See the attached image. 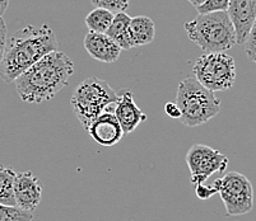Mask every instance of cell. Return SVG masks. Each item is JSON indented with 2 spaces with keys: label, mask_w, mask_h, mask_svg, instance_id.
<instances>
[{
  "label": "cell",
  "mask_w": 256,
  "mask_h": 221,
  "mask_svg": "<svg viewBox=\"0 0 256 221\" xmlns=\"http://www.w3.org/2000/svg\"><path fill=\"white\" fill-rule=\"evenodd\" d=\"M74 74V62L59 50L48 53L14 80L20 98L26 103H42L68 84Z\"/></svg>",
  "instance_id": "obj_1"
},
{
  "label": "cell",
  "mask_w": 256,
  "mask_h": 221,
  "mask_svg": "<svg viewBox=\"0 0 256 221\" xmlns=\"http://www.w3.org/2000/svg\"><path fill=\"white\" fill-rule=\"evenodd\" d=\"M58 39L48 23L27 24L6 41L0 61V79L9 84L45 55L58 50Z\"/></svg>",
  "instance_id": "obj_2"
},
{
  "label": "cell",
  "mask_w": 256,
  "mask_h": 221,
  "mask_svg": "<svg viewBox=\"0 0 256 221\" xmlns=\"http://www.w3.org/2000/svg\"><path fill=\"white\" fill-rule=\"evenodd\" d=\"M188 39L204 52H226L237 45L236 31L227 11L199 14L184 24Z\"/></svg>",
  "instance_id": "obj_3"
},
{
  "label": "cell",
  "mask_w": 256,
  "mask_h": 221,
  "mask_svg": "<svg viewBox=\"0 0 256 221\" xmlns=\"http://www.w3.org/2000/svg\"><path fill=\"white\" fill-rule=\"evenodd\" d=\"M174 103L180 108V121L188 127L204 125L220 112V99L195 76H188L178 83Z\"/></svg>",
  "instance_id": "obj_4"
},
{
  "label": "cell",
  "mask_w": 256,
  "mask_h": 221,
  "mask_svg": "<svg viewBox=\"0 0 256 221\" xmlns=\"http://www.w3.org/2000/svg\"><path fill=\"white\" fill-rule=\"evenodd\" d=\"M118 98V94L106 80L90 76L76 88L70 104L76 117L87 130L100 115L115 106Z\"/></svg>",
  "instance_id": "obj_5"
},
{
  "label": "cell",
  "mask_w": 256,
  "mask_h": 221,
  "mask_svg": "<svg viewBox=\"0 0 256 221\" xmlns=\"http://www.w3.org/2000/svg\"><path fill=\"white\" fill-rule=\"evenodd\" d=\"M198 81L212 92L231 89L236 81V64L226 52H204L192 66Z\"/></svg>",
  "instance_id": "obj_6"
},
{
  "label": "cell",
  "mask_w": 256,
  "mask_h": 221,
  "mask_svg": "<svg viewBox=\"0 0 256 221\" xmlns=\"http://www.w3.org/2000/svg\"><path fill=\"white\" fill-rule=\"evenodd\" d=\"M226 207V216L248 214L254 207V187L238 172H228L214 181Z\"/></svg>",
  "instance_id": "obj_7"
},
{
  "label": "cell",
  "mask_w": 256,
  "mask_h": 221,
  "mask_svg": "<svg viewBox=\"0 0 256 221\" xmlns=\"http://www.w3.org/2000/svg\"><path fill=\"white\" fill-rule=\"evenodd\" d=\"M186 163L190 171V181L196 186L206 182L214 173H224L228 158L217 149L194 144L186 154Z\"/></svg>",
  "instance_id": "obj_8"
},
{
  "label": "cell",
  "mask_w": 256,
  "mask_h": 221,
  "mask_svg": "<svg viewBox=\"0 0 256 221\" xmlns=\"http://www.w3.org/2000/svg\"><path fill=\"white\" fill-rule=\"evenodd\" d=\"M14 197L17 207L32 213L42 199L41 181L32 172L17 173L14 178Z\"/></svg>",
  "instance_id": "obj_9"
},
{
  "label": "cell",
  "mask_w": 256,
  "mask_h": 221,
  "mask_svg": "<svg viewBox=\"0 0 256 221\" xmlns=\"http://www.w3.org/2000/svg\"><path fill=\"white\" fill-rule=\"evenodd\" d=\"M87 131L98 145L104 148H112L124 136L120 122L114 112H104L88 126Z\"/></svg>",
  "instance_id": "obj_10"
},
{
  "label": "cell",
  "mask_w": 256,
  "mask_h": 221,
  "mask_svg": "<svg viewBox=\"0 0 256 221\" xmlns=\"http://www.w3.org/2000/svg\"><path fill=\"white\" fill-rule=\"evenodd\" d=\"M227 14L234 23L237 45H244L256 18V0H230Z\"/></svg>",
  "instance_id": "obj_11"
},
{
  "label": "cell",
  "mask_w": 256,
  "mask_h": 221,
  "mask_svg": "<svg viewBox=\"0 0 256 221\" xmlns=\"http://www.w3.org/2000/svg\"><path fill=\"white\" fill-rule=\"evenodd\" d=\"M84 48L92 59L104 64H114L118 61L122 50L106 33L90 31L84 37Z\"/></svg>",
  "instance_id": "obj_12"
},
{
  "label": "cell",
  "mask_w": 256,
  "mask_h": 221,
  "mask_svg": "<svg viewBox=\"0 0 256 221\" xmlns=\"http://www.w3.org/2000/svg\"><path fill=\"white\" fill-rule=\"evenodd\" d=\"M114 113L120 122V126L124 134L132 132L142 122L146 120V113L134 102L132 93L128 92V90L118 95Z\"/></svg>",
  "instance_id": "obj_13"
},
{
  "label": "cell",
  "mask_w": 256,
  "mask_h": 221,
  "mask_svg": "<svg viewBox=\"0 0 256 221\" xmlns=\"http://www.w3.org/2000/svg\"><path fill=\"white\" fill-rule=\"evenodd\" d=\"M129 33L132 47L150 45V42H153L156 36L154 22L146 15L132 18L129 24Z\"/></svg>",
  "instance_id": "obj_14"
},
{
  "label": "cell",
  "mask_w": 256,
  "mask_h": 221,
  "mask_svg": "<svg viewBox=\"0 0 256 221\" xmlns=\"http://www.w3.org/2000/svg\"><path fill=\"white\" fill-rule=\"evenodd\" d=\"M132 18L125 13L120 11L114 15V20L108 29L106 31V34L110 37L112 41H115L122 50H130L132 48V39H130L129 33V24Z\"/></svg>",
  "instance_id": "obj_15"
},
{
  "label": "cell",
  "mask_w": 256,
  "mask_h": 221,
  "mask_svg": "<svg viewBox=\"0 0 256 221\" xmlns=\"http://www.w3.org/2000/svg\"><path fill=\"white\" fill-rule=\"evenodd\" d=\"M14 169L0 164V204L17 206L14 197Z\"/></svg>",
  "instance_id": "obj_16"
},
{
  "label": "cell",
  "mask_w": 256,
  "mask_h": 221,
  "mask_svg": "<svg viewBox=\"0 0 256 221\" xmlns=\"http://www.w3.org/2000/svg\"><path fill=\"white\" fill-rule=\"evenodd\" d=\"M114 13L104 8H96L88 13L86 17V25L90 32L97 33H106L108 27L114 20Z\"/></svg>",
  "instance_id": "obj_17"
},
{
  "label": "cell",
  "mask_w": 256,
  "mask_h": 221,
  "mask_svg": "<svg viewBox=\"0 0 256 221\" xmlns=\"http://www.w3.org/2000/svg\"><path fill=\"white\" fill-rule=\"evenodd\" d=\"M34 214L17 206H6L0 204V221H32Z\"/></svg>",
  "instance_id": "obj_18"
},
{
  "label": "cell",
  "mask_w": 256,
  "mask_h": 221,
  "mask_svg": "<svg viewBox=\"0 0 256 221\" xmlns=\"http://www.w3.org/2000/svg\"><path fill=\"white\" fill-rule=\"evenodd\" d=\"M90 3L96 8H104L116 14V13L126 10L130 0H90Z\"/></svg>",
  "instance_id": "obj_19"
},
{
  "label": "cell",
  "mask_w": 256,
  "mask_h": 221,
  "mask_svg": "<svg viewBox=\"0 0 256 221\" xmlns=\"http://www.w3.org/2000/svg\"><path fill=\"white\" fill-rule=\"evenodd\" d=\"M230 0H204L203 4L196 6L199 14H208L214 11H227Z\"/></svg>",
  "instance_id": "obj_20"
},
{
  "label": "cell",
  "mask_w": 256,
  "mask_h": 221,
  "mask_svg": "<svg viewBox=\"0 0 256 221\" xmlns=\"http://www.w3.org/2000/svg\"><path fill=\"white\" fill-rule=\"evenodd\" d=\"M244 46H245V53L248 59L256 65V18L254 20L252 27L248 32V36Z\"/></svg>",
  "instance_id": "obj_21"
},
{
  "label": "cell",
  "mask_w": 256,
  "mask_h": 221,
  "mask_svg": "<svg viewBox=\"0 0 256 221\" xmlns=\"http://www.w3.org/2000/svg\"><path fill=\"white\" fill-rule=\"evenodd\" d=\"M195 192L200 200H208L213 197L216 193H218V188L216 187L214 183L212 186H206L204 183H200V185L195 186Z\"/></svg>",
  "instance_id": "obj_22"
},
{
  "label": "cell",
  "mask_w": 256,
  "mask_h": 221,
  "mask_svg": "<svg viewBox=\"0 0 256 221\" xmlns=\"http://www.w3.org/2000/svg\"><path fill=\"white\" fill-rule=\"evenodd\" d=\"M6 33H8V29H6V20H4L3 17H0V61H2V59H3L4 51H6Z\"/></svg>",
  "instance_id": "obj_23"
},
{
  "label": "cell",
  "mask_w": 256,
  "mask_h": 221,
  "mask_svg": "<svg viewBox=\"0 0 256 221\" xmlns=\"http://www.w3.org/2000/svg\"><path fill=\"white\" fill-rule=\"evenodd\" d=\"M164 112L171 118H178L180 120V108H178V104L174 103V102H167L166 106H164Z\"/></svg>",
  "instance_id": "obj_24"
},
{
  "label": "cell",
  "mask_w": 256,
  "mask_h": 221,
  "mask_svg": "<svg viewBox=\"0 0 256 221\" xmlns=\"http://www.w3.org/2000/svg\"><path fill=\"white\" fill-rule=\"evenodd\" d=\"M9 0H0V17H3L6 10L8 9Z\"/></svg>",
  "instance_id": "obj_25"
},
{
  "label": "cell",
  "mask_w": 256,
  "mask_h": 221,
  "mask_svg": "<svg viewBox=\"0 0 256 221\" xmlns=\"http://www.w3.org/2000/svg\"><path fill=\"white\" fill-rule=\"evenodd\" d=\"M188 1L192 4V6H195V8H196V6H199L200 4L204 3V0H188Z\"/></svg>",
  "instance_id": "obj_26"
}]
</instances>
